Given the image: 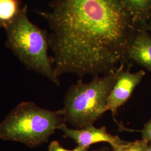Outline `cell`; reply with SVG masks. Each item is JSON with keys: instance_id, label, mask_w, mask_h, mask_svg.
Wrapping results in <instances>:
<instances>
[{"instance_id": "obj_1", "label": "cell", "mask_w": 151, "mask_h": 151, "mask_svg": "<svg viewBox=\"0 0 151 151\" xmlns=\"http://www.w3.org/2000/svg\"><path fill=\"white\" fill-rule=\"evenodd\" d=\"M39 14L48 23L55 78L106 74L128 62L135 27L120 0H54Z\"/></svg>"}, {"instance_id": "obj_2", "label": "cell", "mask_w": 151, "mask_h": 151, "mask_svg": "<svg viewBox=\"0 0 151 151\" xmlns=\"http://www.w3.org/2000/svg\"><path fill=\"white\" fill-rule=\"evenodd\" d=\"M118 69L103 77L95 76L88 83L80 79L68 88L63 107L60 110L65 123L75 129L91 127L108 111V98L116 80Z\"/></svg>"}, {"instance_id": "obj_3", "label": "cell", "mask_w": 151, "mask_h": 151, "mask_svg": "<svg viewBox=\"0 0 151 151\" xmlns=\"http://www.w3.org/2000/svg\"><path fill=\"white\" fill-rule=\"evenodd\" d=\"M27 6L22 7L16 19L4 27L6 34V47L30 70L47 78L57 85L53 67L49 57V34L31 22Z\"/></svg>"}, {"instance_id": "obj_4", "label": "cell", "mask_w": 151, "mask_h": 151, "mask_svg": "<svg viewBox=\"0 0 151 151\" xmlns=\"http://www.w3.org/2000/svg\"><path fill=\"white\" fill-rule=\"evenodd\" d=\"M63 123L60 110L52 111L31 101H24L12 109L0 123V139L34 148L47 143Z\"/></svg>"}, {"instance_id": "obj_5", "label": "cell", "mask_w": 151, "mask_h": 151, "mask_svg": "<svg viewBox=\"0 0 151 151\" xmlns=\"http://www.w3.org/2000/svg\"><path fill=\"white\" fill-rule=\"evenodd\" d=\"M124 66L122 65L118 68L116 80L108 98V110L111 111L115 121L118 109L128 101L146 75L143 70L131 73L130 67L124 70Z\"/></svg>"}, {"instance_id": "obj_6", "label": "cell", "mask_w": 151, "mask_h": 151, "mask_svg": "<svg viewBox=\"0 0 151 151\" xmlns=\"http://www.w3.org/2000/svg\"><path fill=\"white\" fill-rule=\"evenodd\" d=\"M58 129L63 133L65 138H70L77 143L78 146L86 149L99 142H107L111 147L119 146L126 142L118 136L108 133L105 126L99 128L93 125L83 129H70L65 123H63L60 125Z\"/></svg>"}, {"instance_id": "obj_7", "label": "cell", "mask_w": 151, "mask_h": 151, "mask_svg": "<svg viewBox=\"0 0 151 151\" xmlns=\"http://www.w3.org/2000/svg\"><path fill=\"white\" fill-rule=\"evenodd\" d=\"M127 60L151 72V35L145 28L134 29L128 45Z\"/></svg>"}, {"instance_id": "obj_8", "label": "cell", "mask_w": 151, "mask_h": 151, "mask_svg": "<svg viewBox=\"0 0 151 151\" xmlns=\"http://www.w3.org/2000/svg\"><path fill=\"white\" fill-rule=\"evenodd\" d=\"M135 27L147 29L151 17V0H120Z\"/></svg>"}, {"instance_id": "obj_9", "label": "cell", "mask_w": 151, "mask_h": 151, "mask_svg": "<svg viewBox=\"0 0 151 151\" xmlns=\"http://www.w3.org/2000/svg\"><path fill=\"white\" fill-rule=\"evenodd\" d=\"M22 9L20 0H0V27H4L13 22Z\"/></svg>"}, {"instance_id": "obj_10", "label": "cell", "mask_w": 151, "mask_h": 151, "mask_svg": "<svg viewBox=\"0 0 151 151\" xmlns=\"http://www.w3.org/2000/svg\"><path fill=\"white\" fill-rule=\"evenodd\" d=\"M148 142L144 139L126 142L119 146H113L112 151H148Z\"/></svg>"}, {"instance_id": "obj_11", "label": "cell", "mask_w": 151, "mask_h": 151, "mask_svg": "<svg viewBox=\"0 0 151 151\" xmlns=\"http://www.w3.org/2000/svg\"><path fill=\"white\" fill-rule=\"evenodd\" d=\"M49 151H88L86 148L77 146L73 150H67L60 145L58 141H52L49 146Z\"/></svg>"}, {"instance_id": "obj_12", "label": "cell", "mask_w": 151, "mask_h": 151, "mask_svg": "<svg viewBox=\"0 0 151 151\" xmlns=\"http://www.w3.org/2000/svg\"><path fill=\"white\" fill-rule=\"evenodd\" d=\"M142 139L151 143V118L146 123L142 130Z\"/></svg>"}, {"instance_id": "obj_13", "label": "cell", "mask_w": 151, "mask_h": 151, "mask_svg": "<svg viewBox=\"0 0 151 151\" xmlns=\"http://www.w3.org/2000/svg\"><path fill=\"white\" fill-rule=\"evenodd\" d=\"M147 30L149 32H151V17L149 20V22H148L147 26Z\"/></svg>"}, {"instance_id": "obj_14", "label": "cell", "mask_w": 151, "mask_h": 151, "mask_svg": "<svg viewBox=\"0 0 151 151\" xmlns=\"http://www.w3.org/2000/svg\"><path fill=\"white\" fill-rule=\"evenodd\" d=\"M148 151H151V143H148Z\"/></svg>"}, {"instance_id": "obj_15", "label": "cell", "mask_w": 151, "mask_h": 151, "mask_svg": "<svg viewBox=\"0 0 151 151\" xmlns=\"http://www.w3.org/2000/svg\"><path fill=\"white\" fill-rule=\"evenodd\" d=\"M106 151V150H104V149H101V150H96V151Z\"/></svg>"}]
</instances>
